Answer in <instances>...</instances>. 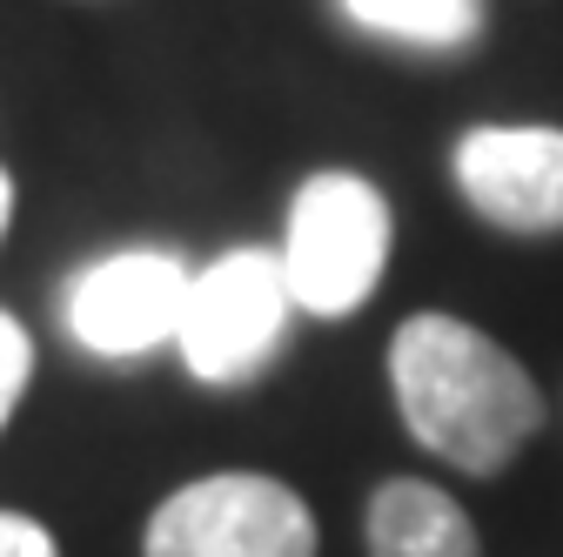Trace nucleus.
<instances>
[{
	"label": "nucleus",
	"mask_w": 563,
	"mask_h": 557,
	"mask_svg": "<svg viewBox=\"0 0 563 557\" xmlns=\"http://www.w3.org/2000/svg\"><path fill=\"white\" fill-rule=\"evenodd\" d=\"M141 550L148 557H316V517L289 483L255 470H222V477L181 483L148 517Z\"/></svg>",
	"instance_id": "nucleus-3"
},
{
	"label": "nucleus",
	"mask_w": 563,
	"mask_h": 557,
	"mask_svg": "<svg viewBox=\"0 0 563 557\" xmlns=\"http://www.w3.org/2000/svg\"><path fill=\"white\" fill-rule=\"evenodd\" d=\"M8 222H14V182H8V168H0V236H8Z\"/></svg>",
	"instance_id": "nucleus-11"
},
{
	"label": "nucleus",
	"mask_w": 563,
	"mask_h": 557,
	"mask_svg": "<svg viewBox=\"0 0 563 557\" xmlns=\"http://www.w3.org/2000/svg\"><path fill=\"white\" fill-rule=\"evenodd\" d=\"M27 376H34V342L8 309H0V430H8L14 403L27 396Z\"/></svg>",
	"instance_id": "nucleus-9"
},
{
	"label": "nucleus",
	"mask_w": 563,
	"mask_h": 557,
	"mask_svg": "<svg viewBox=\"0 0 563 557\" xmlns=\"http://www.w3.org/2000/svg\"><path fill=\"white\" fill-rule=\"evenodd\" d=\"M389 383L409 437L470 477H497L543 424L530 370L456 316H409L389 342Z\"/></svg>",
	"instance_id": "nucleus-1"
},
{
	"label": "nucleus",
	"mask_w": 563,
	"mask_h": 557,
	"mask_svg": "<svg viewBox=\"0 0 563 557\" xmlns=\"http://www.w3.org/2000/svg\"><path fill=\"white\" fill-rule=\"evenodd\" d=\"M289 309L296 296L282 275V249H229L188 283L175 342L201 383H242L275 357Z\"/></svg>",
	"instance_id": "nucleus-4"
},
{
	"label": "nucleus",
	"mask_w": 563,
	"mask_h": 557,
	"mask_svg": "<svg viewBox=\"0 0 563 557\" xmlns=\"http://www.w3.org/2000/svg\"><path fill=\"white\" fill-rule=\"evenodd\" d=\"M389 262V201L376 182L322 168L296 188L289 242H282V275L289 296L309 316H349L363 309Z\"/></svg>",
	"instance_id": "nucleus-2"
},
{
	"label": "nucleus",
	"mask_w": 563,
	"mask_h": 557,
	"mask_svg": "<svg viewBox=\"0 0 563 557\" xmlns=\"http://www.w3.org/2000/svg\"><path fill=\"white\" fill-rule=\"evenodd\" d=\"M369 557H483V544L450 491L389 477L369 498Z\"/></svg>",
	"instance_id": "nucleus-7"
},
{
	"label": "nucleus",
	"mask_w": 563,
	"mask_h": 557,
	"mask_svg": "<svg viewBox=\"0 0 563 557\" xmlns=\"http://www.w3.org/2000/svg\"><path fill=\"white\" fill-rule=\"evenodd\" d=\"M0 557H60V550H54L47 524H34L21 511H0Z\"/></svg>",
	"instance_id": "nucleus-10"
},
{
	"label": "nucleus",
	"mask_w": 563,
	"mask_h": 557,
	"mask_svg": "<svg viewBox=\"0 0 563 557\" xmlns=\"http://www.w3.org/2000/svg\"><path fill=\"white\" fill-rule=\"evenodd\" d=\"M456 188L497 229H563V128H470L456 142Z\"/></svg>",
	"instance_id": "nucleus-6"
},
{
	"label": "nucleus",
	"mask_w": 563,
	"mask_h": 557,
	"mask_svg": "<svg viewBox=\"0 0 563 557\" xmlns=\"http://www.w3.org/2000/svg\"><path fill=\"white\" fill-rule=\"evenodd\" d=\"M188 283L195 275L168 249H121L81 269V283L67 290V329L95 357H141L155 342H175Z\"/></svg>",
	"instance_id": "nucleus-5"
},
{
	"label": "nucleus",
	"mask_w": 563,
	"mask_h": 557,
	"mask_svg": "<svg viewBox=\"0 0 563 557\" xmlns=\"http://www.w3.org/2000/svg\"><path fill=\"white\" fill-rule=\"evenodd\" d=\"M342 14L383 34V41H402V47H470L483 34V0H342Z\"/></svg>",
	"instance_id": "nucleus-8"
}]
</instances>
